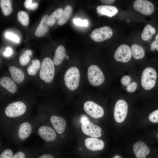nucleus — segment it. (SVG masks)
Masks as SVG:
<instances>
[{
    "label": "nucleus",
    "instance_id": "obj_2",
    "mask_svg": "<svg viewBox=\"0 0 158 158\" xmlns=\"http://www.w3.org/2000/svg\"><path fill=\"white\" fill-rule=\"evenodd\" d=\"M80 79V73L78 69L75 67H72L66 71L64 76L65 85L70 90H73L78 87Z\"/></svg>",
    "mask_w": 158,
    "mask_h": 158
},
{
    "label": "nucleus",
    "instance_id": "obj_11",
    "mask_svg": "<svg viewBox=\"0 0 158 158\" xmlns=\"http://www.w3.org/2000/svg\"><path fill=\"white\" fill-rule=\"evenodd\" d=\"M81 128L83 133L86 135L92 138H97L101 137L102 128L99 126L90 122L82 124Z\"/></svg>",
    "mask_w": 158,
    "mask_h": 158
},
{
    "label": "nucleus",
    "instance_id": "obj_26",
    "mask_svg": "<svg viewBox=\"0 0 158 158\" xmlns=\"http://www.w3.org/2000/svg\"><path fill=\"white\" fill-rule=\"evenodd\" d=\"M32 64L27 68V72L30 75L34 76L37 73L41 67L40 61L38 59L33 60Z\"/></svg>",
    "mask_w": 158,
    "mask_h": 158
},
{
    "label": "nucleus",
    "instance_id": "obj_36",
    "mask_svg": "<svg viewBox=\"0 0 158 158\" xmlns=\"http://www.w3.org/2000/svg\"><path fill=\"white\" fill-rule=\"evenodd\" d=\"M155 49L158 51V34L155 37V40L151 44V50L154 51Z\"/></svg>",
    "mask_w": 158,
    "mask_h": 158
},
{
    "label": "nucleus",
    "instance_id": "obj_32",
    "mask_svg": "<svg viewBox=\"0 0 158 158\" xmlns=\"http://www.w3.org/2000/svg\"><path fill=\"white\" fill-rule=\"evenodd\" d=\"M73 23L75 25L87 27L88 25V21L87 20H82L80 18L75 19L73 20Z\"/></svg>",
    "mask_w": 158,
    "mask_h": 158
},
{
    "label": "nucleus",
    "instance_id": "obj_33",
    "mask_svg": "<svg viewBox=\"0 0 158 158\" xmlns=\"http://www.w3.org/2000/svg\"><path fill=\"white\" fill-rule=\"evenodd\" d=\"M6 37L7 38L16 43H18L20 41V39L18 36L10 32H7L6 33Z\"/></svg>",
    "mask_w": 158,
    "mask_h": 158
},
{
    "label": "nucleus",
    "instance_id": "obj_37",
    "mask_svg": "<svg viewBox=\"0 0 158 158\" xmlns=\"http://www.w3.org/2000/svg\"><path fill=\"white\" fill-rule=\"evenodd\" d=\"M13 52V49L11 48L8 47L6 48L5 51L4 53V54L5 56H9L12 54Z\"/></svg>",
    "mask_w": 158,
    "mask_h": 158
},
{
    "label": "nucleus",
    "instance_id": "obj_7",
    "mask_svg": "<svg viewBox=\"0 0 158 158\" xmlns=\"http://www.w3.org/2000/svg\"><path fill=\"white\" fill-rule=\"evenodd\" d=\"M113 35L111 29L104 26L94 30L91 34L92 39L96 42H102L110 38Z\"/></svg>",
    "mask_w": 158,
    "mask_h": 158
},
{
    "label": "nucleus",
    "instance_id": "obj_19",
    "mask_svg": "<svg viewBox=\"0 0 158 158\" xmlns=\"http://www.w3.org/2000/svg\"><path fill=\"white\" fill-rule=\"evenodd\" d=\"M12 79L18 84L22 83L25 79V74L20 69L11 66L8 68Z\"/></svg>",
    "mask_w": 158,
    "mask_h": 158
},
{
    "label": "nucleus",
    "instance_id": "obj_23",
    "mask_svg": "<svg viewBox=\"0 0 158 158\" xmlns=\"http://www.w3.org/2000/svg\"><path fill=\"white\" fill-rule=\"evenodd\" d=\"M132 55L134 58L138 60L142 59L145 55V51L143 48L140 46L133 44L131 47Z\"/></svg>",
    "mask_w": 158,
    "mask_h": 158
},
{
    "label": "nucleus",
    "instance_id": "obj_24",
    "mask_svg": "<svg viewBox=\"0 0 158 158\" xmlns=\"http://www.w3.org/2000/svg\"><path fill=\"white\" fill-rule=\"evenodd\" d=\"M12 1L11 0H1L0 5L3 14L5 16L9 15L12 12L13 8Z\"/></svg>",
    "mask_w": 158,
    "mask_h": 158
},
{
    "label": "nucleus",
    "instance_id": "obj_3",
    "mask_svg": "<svg viewBox=\"0 0 158 158\" xmlns=\"http://www.w3.org/2000/svg\"><path fill=\"white\" fill-rule=\"evenodd\" d=\"M157 76L156 71L153 68L148 67L145 69L141 77V83L143 88L147 90L152 89L155 85Z\"/></svg>",
    "mask_w": 158,
    "mask_h": 158
},
{
    "label": "nucleus",
    "instance_id": "obj_15",
    "mask_svg": "<svg viewBox=\"0 0 158 158\" xmlns=\"http://www.w3.org/2000/svg\"><path fill=\"white\" fill-rule=\"evenodd\" d=\"M50 122L54 129L59 134L63 133L66 126V122L63 118L53 115L50 118Z\"/></svg>",
    "mask_w": 158,
    "mask_h": 158
},
{
    "label": "nucleus",
    "instance_id": "obj_22",
    "mask_svg": "<svg viewBox=\"0 0 158 158\" xmlns=\"http://www.w3.org/2000/svg\"><path fill=\"white\" fill-rule=\"evenodd\" d=\"M73 9L70 5H67L64 8L63 13L58 21V23L60 25L65 24L71 16Z\"/></svg>",
    "mask_w": 158,
    "mask_h": 158
},
{
    "label": "nucleus",
    "instance_id": "obj_1",
    "mask_svg": "<svg viewBox=\"0 0 158 158\" xmlns=\"http://www.w3.org/2000/svg\"><path fill=\"white\" fill-rule=\"evenodd\" d=\"M55 73L54 64L50 58L46 57L43 60L39 73L40 79L47 83L53 79Z\"/></svg>",
    "mask_w": 158,
    "mask_h": 158
},
{
    "label": "nucleus",
    "instance_id": "obj_16",
    "mask_svg": "<svg viewBox=\"0 0 158 158\" xmlns=\"http://www.w3.org/2000/svg\"><path fill=\"white\" fill-rule=\"evenodd\" d=\"M32 132L31 124L28 122H25L22 123L19 127L18 136L21 140L23 141L30 136Z\"/></svg>",
    "mask_w": 158,
    "mask_h": 158
},
{
    "label": "nucleus",
    "instance_id": "obj_38",
    "mask_svg": "<svg viewBox=\"0 0 158 158\" xmlns=\"http://www.w3.org/2000/svg\"><path fill=\"white\" fill-rule=\"evenodd\" d=\"M12 158H25V155L23 152H19L15 154Z\"/></svg>",
    "mask_w": 158,
    "mask_h": 158
},
{
    "label": "nucleus",
    "instance_id": "obj_35",
    "mask_svg": "<svg viewBox=\"0 0 158 158\" xmlns=\"http://www.w3.org/2000/svg\"><path fill=\"white\" fill-rule=\"evenodd\" d=\"M131 80V78L129 76L125 75L121 78V82L123 85L127 86L130 84Z\"/></svg>",
    "mask_w": 158,
    "mask_h": 158
},
{
    "label": "nucleus",
    "instance_id": "obj_45",
    "mask_svg": "<svg viewBox=\"0 0 158 158\" xmlns=\"http://www.w3.org/2000/svg\"><path fill=\"white\" fill-rule=\"evenodd\" d=\"M66 58H67V59H68V56H66Z\"/></svg>",
    "mask_w": 158,
    "mask_h": 158
},
{
    "label": "nucleus",
    "instance_id": "obj_28",
    "mask_svg": "<svg viewBox=\"0 0 158 158\" xmlns=\"http://www.w3.org/2000/svg\"><path fill=\"white\" fill-rule=\"evenodd\" d=\"M32 55V52L30 50H25L20 57L19 62L20 64L22 66L27 65L29 62Z\"/></svg>",
    "mask_w": 158,
    "mask_h": 158
},
{
    "label": "nucleus",
    "instance_id": "obj_10",
    "mask_svg": "<svg viewBox=\"0 0 158 158\" xmlns=\"http://www.w3.org/2000/svg\"><path fill=\"white\" fill-rule=\"evenodd\" d=\"M132 56L130 47L126 44H122L120 45L116 51L114 58L117 61L126 63L130 61Z\"/></svg>",
    "mask_w": 158,
    "mask_h": 158
},
{
    "label": "nucleus",
    "instance_id": "obj_4",
    "mask_svg": "<svg viewBox=\"0 0 158 158\" xmlns=\"http://www.w3.org/2000/svg\"><path fill=\"white\" fill-rule=\"evenodd\" d=\"M26 109V106L24 103L21 101H16L8 105L5 108V113L8 117L15 118L23 114Z\"/></svg>",
    "mask_w": 158,
    "mask_h": 158
},
{
    "label": "nucleus",
    "instance_id": "obj_6",
    "mask_svg": "<svg viewBox=\"0 0 158 158\" xmlns=\"http://www.w3.org/2000/svg\"><path fill=\"white\" fill-rule=\"evenodd\" d=\"M128 106L124 100L120 99L116 103L114 110V117L115 121L119 123L123 122L127 116Z\"/></svg>",
    "mask_w": 158,
    "mask_h": 158
},
{
    "label": "nucleus",
    "instance_id": "obj_13",
    "mask_svg": "<svg viewBox=\"0 0 158 158\" xmlns=\"http://www.w3.org/2000/svg\"><path fill=\"white\" fill-rule=\"evenodd\" d=\"M133 150L137 158H146L150 152L149 148L141 141L135 143L133 146Z\"/></svg>",
    "mask_w": 158,
    "mask_h": 158
},
{
    "label": "nucleus",
    "instance_id": "obj_21",
    "mask_svg": "<svg viewBox=\"0 0 158 158\" xmlns=\"http://www.w3.org/2000/svg\"><path fill=\"white\" fill-rule=\"evenodd\" d=\"M66 55L65 49L62 45L59 46L56 49L53 59L55 65L58 66L61 64Z\"/></svg>",
    "mask_w": 158,
    "mask_h": 158
},
{
    "label": "nucleus",
    "instance_id": "obj_34",
    "mask_svg": "<svg viewBox=\"0 0 158 158\" xmlns=\"http://www.w3.org/2000/svg\"><path fill=\"white\" fill-rule=\"evenodd\" d=\"M137 84L135 82L130 83L127 86V90L129 92H134L137 89Z\"/></svg>",
    "mask_w": 158,
    "mask_h": 158
},
{
    "label": "nucleus",
    "instance_id": "obj_29",
    "mask_svg": "<svg viewBox=\"0 0 158 158\" xmlns=\"http://www.w3.org/2000/svg\"><path fill=\"white\" fill-rule=\"evenodd\" d=\"M18 19L19 22L23 25L27 26L29 23V18L24 11H19L17 14Z\"/></svg>",
    "mask_w": 158,
    "mask_h": 158
},
{
    "label": "nucleus",
    "instance_id": "obj_31",
    "mask_svg": "<svg viewBox=\"0 0 158 158\" xmlns=\"http://www.w3.org/2000/svg\"><path fill=\"white\" fill-rule=\"evenodd\" d=\"M13 157V152L9 149L5 150L0 155V158H12Z\"/></svg>",
    "mask_w": 158,
    "mask_h": 158
},
{
    "label": "nucleus",
    "instance_id": "obj_20",
    "mask_svg": "<svg viewBox=\"0 0 158 158\" xmlns=\"http://www.w3.org/2000/svg\"><path fill=\"white\" fill-rule=\"evenodd\" d=\"M49 17L48 15H46L42 18L35 30V34L37 37H41L48 31V27L47 22Z\"/></svg>",
    "mask_w": 158,
    "mask_h": 158
},
{
    "label": "nucleus",
    "instance_id": "obj_43",
    "mask_svg": "<svg viewBox=\"0 0 158 158\" xmlns=\"http://www.w3.org/2000/svg\"><path fill=\"white\" fill-rule=\"evenodd\" d=\"M113 158H122L120 156L118 155H116L114 156Z\"/></svg>",
    "mask_w": 158,
    "mask_h": 158
},
{
    "label": "nucleus",
    "instance_id": "obj_30",
    "mask_svg": "<svg viewBox=\"0 0 158 158\" xmlns=\"http://www.w3.org/2000/svg\"><path fill=\"white\" fill-rule=\"evenodd\" d=\"M148 118L151 122L153 123H158V109L151 113Z\"/></svg>",
    "mask_w": 158,
    "mask_h": 158
},
{
    "label": "nucleus",
    "instance_id": "obj_17",
    "mask_svg": "<svg viewBox=\"0 0 158 158\" xmlns=\"http://www.w3.org/2000/svg\"><path fill=\"white\" fill-rule=\"evenodd\" d=\"M97 12L100 16L105 15L109 17H112L118 12V10L114 6L108 5H101L96 8Z\"/></svg>",
    "mask_w": 158,
    "mask_h": 158
},
{
    "label": "nucleus",
    "instance_id": "obj_46",
    "mask_svg": "<svg viewBox=\"0 0 158 158\" xmlns=\"http://www.w3.org/2000/svg\"><path fill=\"white\" fill-rule=\"evenodd\" d=\"M157 138H158V134L157 135Z\"/></svg>",
    "mask_w": 158,
    "mask_h": 158
},
{
    "label": "nucleus",
    "instance_id": "obj_25",
    "mask_svg": "<svg viewBox=\"0 0 158 158\" xmlns=\"http://www.w3.org/2000/svg\"><path fill=\"white\" fill-rule=\"evenodd\" d=\"M156 32L155 28L150 24L147 25L144 27L142 33V39L144 41H147L151 38Z\"/></svg>",
    "mask_w": 158,
    "mask_h": 158
},
{
    "label": "nucleus",
    "instance_id": "obj_5",
    "mask_svg": "<svg viewBox=\"0 0 158 158\" xmlns=\"http://www.w3.org/2000/svg\"><path fill=\"white\" fill-rule=\"evenodd\" d=\"M87 77L90 83L94 86L102 84L105 80L102 72L98 66L94 65H91L88 68Z\"/></svg>",
    "mask_w": 158,
    "mask_h": 158
},
{
    "label": "nucleus",
    "instance_id": "obj_9",
    "mask_svg": "<svg viewBox=\"0 0 158 158\" xmlns=\"http://www.w3.org/2000/svg\"><path fill=\"white\" fill-rule=\"evenodd\" d=\"M134 9L140 13L145 15L152 14L154 11V6L150 1L146 0H136L133 4Z\"/></svg>",
    "mask_w": 158,
    "mask_h": 158
},
{
    "label": "nucleus",
    "instance_id": "obj_39",
    "mask_svg": "<svg viewBox=\"0 0 158 158\" xmlns=\"http://www.w3.org/2000/svg\"><path fill=\"white\" fill-rule=\"evenodd\" d=\"M32 1L31 0H26L24 3L25 7L27 8L30 9L32 4Z\"/></svg>",
    "mask_w": 158,
    "mask_h": 158
},
{
    "label": "nucleus",
    "instance_id": "obj_14",
    "mask_svg": "<svg viewBox=\"0 0 158 158\" xmlns=\"http://www.w3.org/2000/svg\"><path fill=\"white\" fill-rule=\"evenodd\" d=\"M85 145L88 150L96 151L103 149L104 144L102 140L97 138L92 137L87 138L85 139Z\"/></svg>",
    "mask_w": 158,
    "mask_h": 158
},
{
    "label": "nucleus",
    "instance_id": "obj_18",
    "mask_svg": "<svg viewBox=\"0 0 158 158\" xmlns=\"http://www.w3.org/2000/svg\"><path fill=\"white\" fill-rule=\"evenodd\" d=\"M0 85L10 93L13 94L17 90V86L14 81L7 77H3L0 79Z\"/></svg>",
    "mask_w": 158,
    "mask_h": 158
},
{
    "label": "nucleus",
    "instance_id": "obj_12",
    "mask_svg": "<svg viewBox=\"0 0 158 158\" xmlns=\"http://www.w3.org/2000/svg\"><path fill=\"white\" fill-rule=\"evenodd\" d=\"M38 132L40 137L47 142L53 141L56 137L55 131L49 126H40L38 129Z\"/></svg>",
    "mask_w": 158,
    "mask_h": 158
},
{
    "label": "nucleus",
    "instance_id": "obj_27",
    "mask_svg": "<svg viewBox=\"0 0 158 158\" xmlns=\"http://www.w3.org/2000/svg\"><path fill=\"white\" fill-rule=\"evenodd\" d=\"M63 11L62 8H59L52 13L48 18L47 22L48 25L52 26L54 25L56 20L59 19Z\"/></svg>",
    "mask_w": 158,
    "mask_h": 158
},
{
    "label": "nucleus",
    "instance_id": "obj_44",
    "mask_svg": "<svg viewBox=\"0 0 158 158\" xmlns=\"http://www.w3.org/2000/svg\"><path fill=\"white\" fill-rule=\"evenodd\" d=\"M101 135L103 134H104L103 132L102 131H101Z\"/></svg>",
    "mask_w": 158,
    "mask_h": 158
},
{
    "label": "nucleus",
    "instance_id": "obj_42",
    "mask_svg": "<svg viewBox=\"0 0 158 158\" xmlns=\"http://www.w3.org/2000/svg\"><path fill=\"white\" fill-rule=\"evenodd\" d=\"M38 158H54L53 156L50 154H47L41 155Z\"/></svg>",
    "mask_w": 158,
    "mask_h": 158
},
{
    "label": "nucleus",
    "instance_id": "obj_41",
    "mask_svg": "<svg viewBox=\"0 0 158 158\" xmlns=\"http://www.w3.org/2000/svg\"><path fill=\"white\" fill-rule=\"evenodd\" d=\"M103 4L109 5L113 3L115 1L114 0H102L100 1Z\"/></svg>",
    "mask_w": 158,
    "mask_h": 158
},
{
    "label": "nucleus",
    "instance_id": "obj_40",
    "mask_svg": "<svg viewBox=\"0 0 158 158\" xmlns=\"http://www.w3.org/2000/svg\"><path fill=\"white\" fill-rule=\"evenodd\" d=\"M80 121L82 124L85 122H90V120L86 116L83 115L81 116L80 117Z\"/></svg>",
    "mask_w": 158,
    "mask_h": 158
},
{
    "label": "nucleus",
    "instance_id": "obj_8",
    "mask_svg": "<svg viewBox=\"0 0 158 158\" xmlns=\"http://www.w3.org/2000/svg\"><path fill=\"white\" fill-rule=\"evenodd\" d=\"M84 109L87 114L94 118H100L104 114L103 108L91 101H88L85 102L84 105Z\"/></svg>",
    "mask_w": 158,
    "mask_h": 158
}]
</instances>
